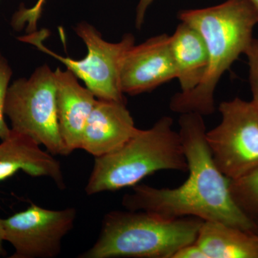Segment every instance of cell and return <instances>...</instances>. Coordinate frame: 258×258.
<instances>
[{
    "mask_svg": "<svg viewBox=\"0 0 258 258\" xmlns=\"http://www.w3.org/2000/svg\"><path fill=\"white\" fill-rule=\"evenodd\" d=\"M204 220L169 219L146 211H112L105 215L98 240L80 258H173L196 242Z\"/></svg>",
    "mask_w": 258,
    "mask_h": 258,
    "instance_id": "cell-4",
    "label": "cell"
},
{
    "mask_svg": "<svg viewBox=\"0 0 258 258\" xmlns=\"http://www.w3.org/2000/svg\"><path fill=\"white\" fill-rule=\"evenodd\" d=\"M173 258H208L202 247L196 242L186 244L174 254Z\"/></svg>",
    "mask_w": 258,
    "mask_h": 258,
    "instance_id": "cell-19",
    "label": "cell"
},
{
    "mask_svg": "<svg viewBox=\"0 0 258 258\" xmlns=\"http://www.w3.org/2000/svg\"><path fill=\"white\" fill-rule=\"evenodd\" d=\"M40 146L29 136L11 128L0 143V182L23 171L32 177L50 178L64 189L66 183L60 162Z\"/></svg>",
    "mask_w": 258,
    "mask_h": 258,
    "instance_id": "cell-11",
    "label": "cell"
},
{
    "mask_svg": "<svg viewBox=\"0 0 258 258\" xmlns=\"http://www.w3.org/2000/svg\"><path fill=\"white\" fill-rule=\"evenodd\" d=\"M248 58L249 80L252 103L258 109V39H253L245 53Z\"/></svg>",
    "mask_w": 258,
    "mask_h": 258,
    "instance_id": "cell-18",
    "label": "cell"
},
{
    "mask_svg": "<svg viewBox=\"0 0 258 258\" xmlns=\"http://www.w3.org/2000/svg\"><path fill=\"white\" fill-rule=\"evenodd\" d=\"M138 128L125 103L97 99L83 132L81 149L95 158L114 152Z\"/></svg>",
    "mask_w": 258,
    "mask_h": 258,
    "instance_id": "cell-10",
    "label": "cell"
},
{
    "mask_svg": "<svg viewBox=\"0 0 258 258\" xmlns=\"http://www.w3.org/2000/svg\"><path fill=\"white\" fill-rule=\"evenodd\" d=\"M5 113L13 130L31 137L53 155H69L57 118L55 71L47 64L10 85Z\"/></svg>",
    "mask_w": 258,
    "mask_h": 258,
    "instance_id": "cell-6",
    "label": "cell"
},
{
    "mask_svg": "<svg viewBox=\"0 0 258 258\" xmlns=\"http://www.w3.org/2000/svg\"><path fill=\"white\" fill-rule=\"evenodd\" d=\"M251 4L254 7V10H256L258 15V0H249Z\"/></svg>",
    "mask_w": 258,
    "mask_h": 258,
    "instance_id": "cell-22",
    "label": "cell"
},
{
    "mask_svg": "<svg viewBox=\"0 0 258 258\" xmlns=\"http://www.w3.org/2000/svg\"><path fill=\"white\" fill-rule=\"evenodd\" d=\"M174 79L176 71L169 35L150 37L140 45H134L125 54L120 70L123 94L150 92Z\"/></svg>",
    "mask_w": 258,
    "mask_h": 258,
    "instance_id": "cell-9",
    "label": "cell"
},
{
    "mask_svg": "<svg viewBox=\"0 0 258 258\" xmlns=\"http://www.w3.org/2000/svg\"><path fill=\"white\" fill-rule=\"evenodd\" d=\"M220 124L207 132L208 147L218 169L230 180L258 168V109L239 98L219 106Z\"/></svg>",
    "mask_w": 258,
    "mask_h": 258,
    "instance_id": "cell-7",
    "label": "cell"
},
{
    "mask_svg": "<svg viewBox=\"0 0 258 258\" xmlns=\"http://www.w3.org/2000/svg\"><path fill=\"white\" fill-rule=\"evenodd\" d=\"M174 120L163 116L147 130L139 129L114 152L95 158L86 186L88 195L132 187L159 171H188Z\"/></svg>",
    "mask_w": 258,
    "mask_h": 258,
    "instance_id": "cell-3",
    "label": "cell"
},
{
    "mask_svg": "<svg viewBox=\"0 0 258 258\" xmlns=\"http://www.w3.org/2000/svg\"><path fill=\"white\" fill-rule=\"evenodd\" d=\"M57 113L61 137L68 154L81 149L83 134L96 97L83 87L69 70L55 71Z\"/></svg>",
    "mask_w": 258,
    "mask_h": 258,
    "instance_id": "cell-12",
    "label": "cell"
},
{
    "mask_svg": "<svg viewBox=\"0 0 258 258\" xmlns=\"http://www.w3.org/2000/svg\"><path fill=\"white\" fill-rule=\"evenodd\" d=\"M75 31L88 49L87 55L81 60L57 55L43 44L48 36L47 30L35 31L19 37L20 42L34 45L64 64L68 70L84 82L97 99L125 103L120 88V70L126 52L135 45L132 34H126L118 42H107L93 25L79 24Z\"/></svg>",
    "mask_w": 258,
    "mask_h": 258,
    "instance_id": "cell-5",
    "label": "cell"
},
{
    "mask_svg": "<svg viewBox=\"0 0 258 258\" xmlns=\"http://www.w3.org/2000/svg\"><path fill=\"white\" fill-rule=\"evenodd\" d=\"M170 46L181 92H189L202 82L208 68L206 45L200 32L181 22L170 36Z\"/></svg>",
    "mask_w": 258,
    "mask_h": 258,
    "instance_id": "cell-13",
    "label": "cell"
},
{
    "mask_svg": "<svg viewBox=\"0 0 258 258\" xmlns=\"http://www.w3.org/2000/svg\"><path fill=\"white\" fill-rule=\"evenodd\" d=\"M179 135L189 176L178 187L132 186L122 200L125 210L152 212L169 219L195 217L204 221L222 222L242 230L258 232L257 222L234 201L230 179L218 169L206 139L203 116L181 114Z\"/></svg>",
    "mask_w": 258,
    "mask_h": 258,
    "instance_id": "cell-1",
    "label": "cell"
},
{
    "mask_svg": "<svg viewBox=\"0 0 258 258\" xmlns=\"http://www.w3.org/2000/svg\"><path fill=\"white\" fill-rule=\"evenodd\" d=\"M257 225H258V220H257Z\"/></svg>",
    "mask_w": 258,
    "mask_h": 258,
    "instance_id": "cell-23",
    "label": "cell"
},
{
    "mask_svg": "<svg viewBox=\"0 0 258 258\" xmlns=\"http://www.w3.org/2000/svg\"><path fill=\"white\" fill-rule=\"evenodd\" d=\"M181 22L189 24L203 37L208 68L202 82L189 92L176 93L169 108L174 113L211 115L215 111V91L226 71L253 40L258 15L249 0H227L204 9L180 12Z\"/></svg>",
    "mask_w": 258,
    "mask_h": 258,
    "instance_id": "cell-2",
    "label": "cell"
},
{
    "mask_svg": "<svg viewBox=\"0 0 258 258\" xmlns=\"http://www.w3.org/2000/svg\"><path fill=\"white\" fill-rule=\"evenodd\" d=\"M196 243L208 258H258V232L204 221Z\"/></svg>",
    "mask_w": 258,
    "mask_h": 258,
    "instance_id": "cell-14",
    "label": "cell"
},
{
    "mask_svg": "<svg viewBox=\"0 0 258 258\" xmlns=\"http://www.w3.org/2000/svg\"><path fill=\"white\" fill-rule=\"evenodd\" d=\"M5 242L4 240V234H3V228H2L1 224H0V256H5L7 254L6 251L3 246V243Z\"/></svg>",
    "mask_w": 258,
    "mask_h": 258,
    "instance_id": "cell-21",
    "label": "cell"
},
{
    "mask_svg": "<svg viewBox=\"0 0 258 258\" xmlns=\"http://www.w3.org/2000/svg\"><path fill=\"white\" fill-rule=\"evenodd\" d=\"M234 201L251 218L258 220V168L239 179L230 180Z\"/></svg>",
    "mask_w": 258,
    "mask_h": 258,
    "instance_id": "cell-15",
    "label": "cell"
},
{
    "mask_svg": "<svg viewBox=\"0 0 258 258\" xmlns=\"http://www.w3.org/2000/svg\"><path fill=\"white\" fill-rule=\"evenodd\" d=\"M76 210H53L31 204L23 211L0 218L4 240L14 247L10 258H53L74 227Z\"/></svg>",
    "mask_w": 258,
    "mask_h": 258,
    "instance_id": "cell-8",
    "label": "cell"
},
{
    "mask_svg": "<svg viewBox=\"0 0 258 258\" xmlns=\"http://www.w3.org/2000/svg\"><path fill=\"white\" fill-rule=\"evenodd\" d=\"M45 2L46 0H37L35 5L30 8L20 7L12 18V27L16 31H20L23 28L28 33L37 31V22L41 17Z\"/></svg>",
    "mask_w": 258,
    "mask_h": 258,
    "instance_id": "cell-16",
    "label": "cell"
},
{
    "mask_svg": "<svg viewBox=\"0 0 258 258\" xmlns=\"http://www.w3.org/2000/svg\"><path fill=\"white\" fill-rule=\"evenodd\" d=\"M154 0H140L137 8V16H136V27L141 29L143 25L146 12L149 7L152 5Z\"/></svg>",
    "mask_w": 258,
    "mask_h": 258,
    "instance_id": "cell-20",
    "label": "cell"
},
{
    "mask_svg": "<svg viewBox=\"0 0 258 258\" xmlns=\"http://www.w3.org/2000/svg\"><path fill=\"white\" fill-rule=\"evenodd\" d=\"M12 75H13V71L8 60L0 53V139L1 140L6 138L9 135L11 130L5 121V107Z\"/></svg>",
    "mask_w": 258,
    "mask_h": 258,
    "instance_id": "cell-17",
    "label": "cell"
}]
</instances>
